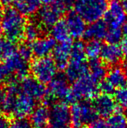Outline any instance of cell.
<instances>
[{"mask_svg": "<svg viewBox=\"0 0 127 128\" xmlns=\"http://www.w3.org/2000/svg\"><path fill=\"white\" fill-rule=\"evenodd\" d=\"M36 102L32 97L22 92L19 81L15 80L9 83L6 90L4 111L16 118H26L36 108Z\"/></svg>", "mask_w": 127, "mask_h": 128, "instance_id": "1", "label": "cell"}, {"mask_svg": "<svg viewBox=\"0 0 127 128\" xmlns=\"http://www.w3.org/2000/svg\"><path fill=\"white\" fill-rule=\"evenodd\" d=\"M1 24L6 38L13 42L21 41L24 36L27 25L24 16L14 8H7L3 12Z\"/></svg>", "mask_w": 127, "mask_h": 128, "instance_id": "2", "label": "cell"}, {"mask_svg": "<svg viewBox=\"0 0 127 128\" xmlns=\"http://www.w3.org/2000/svg\"><path fill=\"white\" fill-rule=\"evenodd\" d=\"M98 84L89 74L82 76L74 82L66 102L76 103L83 100L93 98L99 91Z\"/></svg>", "mask_w": 127, "mask_h": 128, "instance_id": "3", "label": "cell"}, {"mask_svg": "<svg viewBox=\"0 0 127 128\" xmlns=\"http://www.w3.org/2000/svg\"><path fill=\"white\" fill-rule=\"evenodd\" d=\"M108 5V0H77L75 8L86 22L92 23L105 16Z\"/></svg>", "mask_w": 127, "mask_h": 128, "instance_id": "4", "label": "cell"}, {"mask_svg": "<svg viewBox=\"0 0 127 128\" xmlns=\"http://www.w3.org/2000/svg\"><path fill=\"white\" fill-rule=\"evenodd\" d=\"M57 69L58 67L53 59L49 57L37 58L30 66L33 78L43 84H49L57 76Z\"/></svg>", "mask_w": 127, "mask_h": 128, "instance_id": "5", "label": "cell"}, {"mask_svg": "<svg viewBox=\"0 0 127 128\" xmlns=\"http://www.w3.org/2000/svg\"><path fill=\"white\" fill-rule=\"evenodd\" d=\"M98 114L92 104L87 102H79L74 103L71 109V117L72 126L75 128L90 125L97 118Z\"/></svg>", "mask_w": 127, "mask_h": 128, "instance_id": "6", "label": "cell"}, {"mask_svg": "<svg viewBox=\"0 0 127 128\" xmlns=\"http://www.w3.org/2000/svg\"><path fill=\"white\" fill-rule=\"evenodd\" d=\"M2 65L7 74L10 82L15 79L25 78L30 69L29 61L23 58L17 51L10 58L4 60Z\"/></svg>", "mask_w": 127, "mask_h": 128, "instance_id": "7", "label": "cell"}, {"mask_svg": "<svg viewBox=\"0 0 127 128\" xmlns=\"http://www.w3.org/2000/svg\"><path fill=\"white\" fill-rule=\"evenodd\" d=\"M71 110L65 103L58 102L49 110V120L46 128H71Z\"/></svg>", "mask_w": 127, "mask_h": 128, "instance_id": "8", "label": "cell"}, {"mask_svg": "<svg viewBox=\"0 0 127 128\" xmlns=\"http://www.w3.org/2000/svg\"><path fill=\"white\" fill-rule=\"evenodd\" d=\"M66 11L58 1L53 5H47L38 10L36 22L44 28H51L60 20V18Z\"/></svg>", "mask_w": 127, "mask_h": 128, "instance_id": "9", "label": "cell"}, {"mask_svg": "<svg viewBox=\"0 0 127 128\" xmlns=\"http://www.w3.org/2000/svg\"><path fill=\"white\" fill-rule=\"evenodd\" d=\"M126 12L120 0H111L105 15V21L108 28H121L127 20Z\"/></svg>", "mask_w": 127, "mask_h": 128, "instance_id": "10", "label": "cell"}, {"mask_svg": "<svg viewBox=\"0 0 127 128\" xmlns=\"http://www.w3.org/2000/svg\"><path fill=\"white\" fill-rule=\"evenodd\" d=\"M68 80L66 76L57 75L53 80L49 84V88L47 89L48 99L58 100H66V98L70 92Z\"/></svg>", "mask_w": 127, "mask_h": 128, "instance_id": "11", "label": "cell"}, {"mask_svg": "<svg viewBox=\"0 0 127 128\" xmlns=\"http://www.w3.org/2000/svg\"><path fill=\"white\" fill-rule=\"evenodd\" d=\"M19 86L23 92L36 100L45 99L47 96V89L35 78L25 77L19 81Z\"/></svg>", "mask_w": 127, "mask_h": 128, "instance_id": "12", "label": "cell"}, {"mask_svg": "<svg viewBox=\"0 0 127 128\" xmlns=\"http://www.w3.org/2000/svg\"><path fill=\"white\" fill-rule=\"evenodd\" d=\"M93 107L99 116L102 118H109L117 112L118 105L115 99L109 94H101L97 96L93 100Z\"/></svg>", "mask_w": 127, "mask_h": 128, "instance_id": "13", "label": "cell"}, {"mask_svg": "<svg viewBox=\"0 0 127 128\" xmlns=\"http://www.w3.org/2000/svg\"><path fill=\"white\" fill-rule=\"evenodd\" d=\"M72 44L71 42L59 43L55 46L53 51V59L57 67L60 70H64L67 66L71 60Z\"/></svg>", "mask_w": 127, "mask_h": 128, "instance_id": "14", "label": "cell"}, {"mask_svg": "<svg viewBox=\"0 0 127 128\" xmlns=\"http://www.w3.org/2000/svg\"><path fill=\"white\" fill-rule=\"evenodd\" d=\"M65 21L71 38L78 39L84 35L87 28L86 21L77 12L70 13Z\"/></svg>", "mask_w": 127, "mask_h": 128, "instance_id": "15", "label": "cell"}, {"mask_svg": "<svg viewBox=\"0 0 127 128\" xmlns=\"http://www.w3.org/2000/svg\"><path fill=\"white\" fill-rule=\"evenodd\" d=\"M55 46V41L52 36L50 38L45 36V38H39L36 41L32 42L31 49L32 54L37 58H45L53 53Z\"/></svg>", "mask_w": 127, "mask_h": 128, "instance_id": "16", "label": "cell"}, {"mask_svg": "<svg viewBox=\"0 0 127 128\" xmlns=\"http://www.w3.org/2000/svg\"><path fill=\"white\" fill-rule=\"evenodd\" d=\"M123 57L122 48L118 44H107L103 46L101 58L102 61L110 66H115L121 62Z\"/></svg>", "mask_w": 127, "mask_h": 128, "instance_id": "17", "label": "cell"}, {"mask_svg": "<svg viewBox=\"0 0 127 128\" xmlns=\"http://www.w3.org/2000/svg\"><path fill=\"white\" fill-rule=\"evenodd\" d=\"M66 77L68 81L75 82L77 80L85 76L89 72V66L85 61L70 60L67 66L66 67Z\"/></svg>", "mask_w": 127, "mask_h": 128, "instance_id": "18", "label": "cell"}, {"mask_svg": "<svg viewBox=\"0 0 127 128\" xmlns=\"http://www.w3.org/2000/svg\"><path fill=\"white\" fill-rule=\"evenodd\" d=\"M107 32H108V26L106 23L100 20L90 23V25L87 27L83 36L89 41L92 40L101 41L105 38Z\"/></svg>", "mask_w": 127, "mask_h": 128, "instance_id": "19", "label": "cell"}, {"mask_svg": "<svg viewBox=\"0 0 127 128\" xmlns=\"http://www.w3.org/2000/svg\"><path fill=\"white\" fill-rule=\"evenodd\" d=\"M49 120V110L45 105L36 107L30 115V122L33 128H46Z\"/></svg>", "mask_w": 127, "mask_h": 128, "instance_id": "20", "label": "cell"}, {"mask_svg": "<svg viewBox=\"0 0 127 128\" xmlns=\"http://www.w3.org/2000/svg\"><path fill=\"white\" fill-rule=\"evenodd\" d=\"M40 0H15V9L24 16H31L38 12L41 6Z\"/></svg>", "mask_w": 127, "mask_h": 128, "instance_id": "21", "label": "cell"}, {"mask_svg": "<svg viewBox=\"0 0 127 128\" xmlns=\"http://www.w3.org/2000/svg\"><path fill=\"white\" fill-rule=\"evenodd\" d=\"M106 80L108 81L114 89H118L126 85V76L125 72L118 66L113 67L109 70L107 74Z\"/></svg>", "mask_w": 127, "mask_h": 128, "instance_id": "22", "label": "cell"}, {"mask_svg": "<svg viewBox=\"0 0 127 128\" xmlns=\"http://www.w3.org/2000/svg\"><path fill=\"white\" fill-rule=\"evenodd\" d=\"M51 36L55 42L62 43L70 41V32L66 21L59 20L50 28Z\"/></svg>", "mask_w": 127, "mask_h": 128, "instance_id": "23", "label": "cell"}, {"mask_svg": "<svg viewBox=\"0 0 127 128\" xmlns=\"http://www.w3.org/2000/svg\"><path fill=\"white\" fill-rule=\"evenodd\" d=\"M105 128H127V118L122 113L115 112L107 118Z\"/></svg>", "mask_w": 127, "mask_h": 128, "instance_id": "24", "label": "cell"}, {"mask_svg": "<svg viewBox=\"0 0 127 128\" xmlns=\"http://www.w3.org/2000/svg\"><path fill=\"white\" fill-rule=\"evenodd\" d=\"M89 75L97 83L102 81L106 76V69L103 64L98 61V59L92 60L89 66Z\"/></svg>", "mask_w": 127, "mask_h": 128, "instance_id": "25", "label": "cell"}, {"mask_svg": "<svg viewBox=\"0 0 127 128\" xmlns=\"http://www.w3.org/2000/svg\"><path fill=\"white\" fill-rule=\"evenodd\" d=\"M17 51L15 42L9 39H0V59L6 60Z\"/></svg>", "mask_w": 127, "mask_h": 128, "instance_id": "26", "label": "cell"}, {"mask_svg": "<svg viewBox=\"0 0 127 128\" xmlns=\"http://www.w3.org/2000/svg\"><path fill=\"white\" fill-rule=\"evenodd\" d=\"M102 47L103 46L100 41H96V40L90 41L85 46L86 57H88L91 61L98 59L99 57H101Z\"/></svg>", "mask_w": 127, "mask_h": 128, "instance_id": "27", "label": "cell"}, {"mask_svg": "<svg viewBox=\"0 0 127 128\" xmlns=\"http://www.w3.org/2000/svg\"><path fill=\"white\" fill-rule=\"evenodd\" d=\"M41 33V27L38 24L37 22L32 21L27 24L24 30V38L28 42H34L40 38Z\"/></svg>", "mask_w": 127, "mask_h": 128, "instance_id": "28", "label": "cell"}, {"mask_svg": "<svg viewBox=\"0 0 127 128\" xmlns=\"http://www.w3.org/2000/svg\"><path fill=\"white\" fill-rule=\"evenodd\" d=\"M86 52L85 46L82 42H76L72 44L71 60H78V61H85Z\"/></svg>", "mask_w": 127, "mask_h": 128, "instance_id": "29", "label": "cell"}, {"mask_svg": "<svg viewBox=\"0 0 127 128\" xmlns=\"http://www.w3.org/2000/svg\"><path fill=\"white\" fill-rule=\"evenodd\" d=\"M114 99L117 105L126 109L127 107V87L124 86L117 90L115 92Z\"/></svg>", "mask_w": 127, "mask_h": 128, "instance_id": "30", "label": "cell"}, {"mask_svg": "<svg viewBox=\"0 0 127 128\" xmlns=\"http://www.w3.org/2000/svg\"><path fill=\"white\" fill-rule=\"evenodd\" d=\"M122 35L121 28H108L105 39L108 43L118 44L122 40Z\"/></svg>", "mask_w": 127, "mask_h": 128, "instance_id": "31", "label": "cell"}, {"mask_svg": "<svg viewBox=\"0 0 127 128\" xmlns=\"http://www.w3.org/2000/svg\"><path fill=\"white\" fill-rule=\"evenodd\" d=\"M10 128H33L30 121L26 118H16L11 122Z\"/></svg>", "mask_w": 127, "mask_h": 128, "instance_id": "32", "label": "cell"}, {"mask_svg": "<svg viewBox=\"0 0 127 128\" xmlns=\"http://www.w3.org/2000/svg\"><path fill=\"white\" fill-rule=\"evenodd\" d=\"M98 89L99 91H101L102 94H112L114 91V88L112 87V85L107 81V80H102L99 83L98 85Z\"/></svg>", "mask_w": 127, "mask_h": 128, "instance_id": "33", "label": "cell"}, {"mask_svg": "<svg viewBox=\"0 0 127 128\" xmlns=\"http://www.w3.org/2000/svg\"><path fill=\"white\" fill-rule=\"evenodd\" d=\"M17 52L23 57V58H24L25 59L30 61V59H31L32 55V51L31 46L23 45L18 49Z\"/></svg>", "mask_w": 127, "mask_h": 128, "instance_id": "34", "label": "cell"}, {"mask_svg": "<svg viewBox=\"0 0 127 128\" xmlns=\"http://www.w3.org/2000/svg\"><path fill=\"white\" fill-rule=\"evenodd\" d=\"M77 0H58V2L65 9V11L70 10L73 6H75Z\"/></svg>", "mask_w": 127, "mask_h": 128, "instance_id": "35", "label": "cell"}, {"mask_svg": "<svg viewBox=\"0 0 127 128\" xmlns=\"http://www.w3.org/2000/svg\"><path fill=\"white\" fill-rule=\"evenodd\" d=\"M90 128H105V121L101 118H96L90 124Z\"/></svg>", "mask_w": 127, "mask_h": 128, "instance_id": "36", "label": "cell"}, {"mask_svg": "<svg viewBox=\"0 0 127 128\" xmlns=\"http://www.w3.org/2000/svg\"><path fill=\"white\" fill-rule=\"evenodd\" d=\"M11 122L7 117L4 115H0V128H10Z\"/></svg>", "mask_w": 127, "mask_h": 128, "instance_id": "37", "label": "cell"}, {"mask_svg": "<svg viewBox=\"0 0 127 128\" xmlns=\"http://www.w3.org/2000/svg\"><path fill=\"white\" fill-rule=\"evenodd\" d=\"M5 99H6V92L0 89V111H4Z\"/></svg>", "mask_w": 127, "mask_h": 128, "instance_id": "38", "label": "cell"}, {"mask_svg": "<svg viewBox=\"0 0 127 128\" xmlns=\"http://www.w3.org/2000/svg\"><path fill=\"white\" fill-rule=\"evenodd\" d=\"M122 54H123V57L127 59V38H125V39L123 40L122 42Z\"/></svg>", "mask_w": 127, "mask_h": 128, "instance_id": "39", "label": "cell"}, {"mask_svg": "<svg viewBox=\"0 0 127 128\" xmlns=\"http://www.w3.org/2000/svg\"><path fill=\"white\" fill-rule=\"evenodd\" d=\"M41 1V3H43V4H45V6L47 5H53L54 4V3H56L58 1V0H40Z\"/></svg>", "mask_w": 127, "mask_h": 128, "instance_id": "40", "label": "cell"}, {"mask_svg": "<svg viewBox=\"0 0 127 128\" xmlns=\"http://www.w3.org/2000/svg\"><path fill=\"white\" fill-rule=\"evenodd\" d=\"M15 0H0V2L2 3V5L4 6H10L11 5L12 3L15 2Z\"/></svg>", "mask_w": 127, "mask_h": 128, "instance_id": "41", "label": "cell"}, {"mask_svg": "<svg viewBox=\"0 0 127 128\" xmlns=\"http://www.w3.org/2000/svg\"><path fill=\"white\" fill-rule=\"evenodd\" d=\"M122 34L124 35V36L125 38H127V20L125 22V24H123V26H122Z\"/></svg>", "mask_w": 127, "mask_h": 128, "instance_id": "42", "label": "cell"}, {"mask_svg": "<svg viewBox=\"0 0 127 128\" xmlns=\"http://www.w3.org/2000/svg\"><path fill=\"white\" fill-rule=\"evenodd\" d=\"M120 2H121V4L123 6V8L127 12V0H120Z\"/></svg>", "mask_w": 127, "mask_h": 128, "instance_id": "43", "label": "cell"}, {"mask_svg": "<svg viewBox=\"0 0 127 128\" xmlns=\"http://www.w3.org/2000/svg\"><path fill=\"white\" fill-rule=\"evenodd\" d=\"M3 32V30H2V24L1 23H0V36L2 35V33Z\"/></svg>", "mask_w": 127, "mask_h": 128, "instance_id": "44", "label": "cell"}, {"mask_svg": "<svg viewBox=\"0 0 127 128\" xmlns=\"http://www.w3.org/2000/svg\"><path fill=\"white\" fill-rule=\"evenodd\" d=\"M125 76H126V84H127V67H126V69L125 70Z\"/></svg>", "mask_w": 127, "mask_h": 128, "instance_id": "45", "label": "cell"}, {"mask_svg": "<svg viewBox=\"0 0 127 128\" xmlns=\"http://www.w3.org/2000/svg\"><path fill=\"white\" fill-rule=\"evenodd\" d=\"M2 13H3V12H2V8H1V6H0V18L2 17Z\"/></svg>", "mask_w": 127, "mask_h": 128, "instance_id": "46", "label": "cell"}, {"mask_svg": "<svg viewBox=\"0 0 127 128\" xmlns=\"http://www.w3.org/2000/svg\"><path fill=\"white\" fill-rule=\"evenodd\" d=\"M125 110H126V111H125V115H126V117L127 118V107L126 108Z\"/></svg>", "mask_w": 127, "mask_h": 128, "instance_id": "47", "label": "cell"}, {"mask_svg": "<svg viewBox=\"0 0 127 128\" xmlns=\"http://www.w3.org/2000/svg\"><path fill=\"white\" fill-rule=\"evenodd\" d=\"M80 128H83V127H80Z\"/></svg>", "mask_w": 127, "mask_h": 128, "instance_id": "48", "label": "cell"}]
</instances>
